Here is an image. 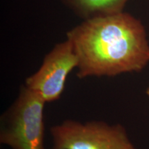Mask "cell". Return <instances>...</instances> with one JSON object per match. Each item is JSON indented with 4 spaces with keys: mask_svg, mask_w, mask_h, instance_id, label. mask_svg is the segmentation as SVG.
<instances>
[{
    "mask_svg": "<svg viewBox=\"0 0 149 149\" xmlns=\"http://www.w3.org/2000/svg\"><path fill=\"white\" fill-rule=\"evenodd\" d=\"M78 57L77 76L115 77L149 64V42L140 20L129 13L86 19L66 33Z\"/></svg>",
    "mask_w": 149,
    "mask_h": 149,
    "instance_id": "obj_1",
    "label": "cell"
},
{
    "mask_svg": "<svg viewBox=\"0 0 149 149\" xmlns=\"http://www.w3.org/2000/svg\"><path fill=\"white\" fill-rule=\"evenodd\" d=\"M45 104L38 94L22 85L1 116L0 143L11 149H45Z\"/></svg>",
    "mask_w": 149,
    "mask_h": 149,
    "instance_id": "obj_2",
    "label": "cell"
},
{
    "mask_svg": "<svg viewBox=\"0 0 149 149\" xmlns=\"http://www.w3.org/2000/svg\"><path fill=\"white\" fill-rule=\"evenodd\" d=\"M54 149H137L121 124L66 120L50 129Z\"/></svg>",
    "mask_w": 149,
    "mask_h": 149,
    "instance_id": "obj_3",
    "label": "cell"
},
{
    "mask_svg": "<svg viewBox=\"0 0 149 149\" xmlns=\"http://www.w3.org/2000/svg\"><path fill=\"white\" fill-rule=\"evenodd\" d=\"M78 66V57L68 39L58 43L44 57L40 68L25 80L24 85L38 94L46 103L59 100L66 79Z\"/></svg>",
    "mask_w": 149,
    "mask_h": 149,
    "instance_id": "obj_4",
    "label": "cell"
},
{
    "mask_svg": "<svg viewBox=\"0 0 149 149\" xmlns=\"http://www.w3.org/2000/svg\"><path fill=\"white\" fill-rule=\"evenodd\" d=\"M84 20L124 12L129 0H60Z\"/></svg>",
    "mask_w": 149,
    "mask_h": 149,
    "instance_id": "obj_5",
    "label": "cell"
},
{
    "mask_svg": "<svg viewBox=\"0 0 149 149\" xmlns=\"http://www.w3.org/2000/svg\"><path fill=\"white\" fill-rule=\"evenodd\" d=\"M146 93L147 96H148V97H149V87H148V88H147V89H146Z\"/></svg>",
    "mask_w": 149,
    "mask_h": 149,
    "instance_id": "obj_6",
    "label": "cell"
},
{
    "mask_svg": "<svg viewBox=\"0 0 149 149\" xmlns=\"http://www.w3.org/2000/svg\"><path fill=\"white\" fill-rule=\"evenodd\" d=\"M53 149H54V148H53Z\"/></svg>",
    "mask_w": 149,
    "mask_h": 149,
    "instance_id": "obj_7",
    "label": "cell"
}]
</instances>
